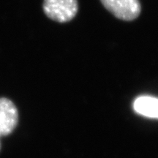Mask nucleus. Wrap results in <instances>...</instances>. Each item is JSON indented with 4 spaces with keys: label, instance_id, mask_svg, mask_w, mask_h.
Masks as SVG:
<instances>
[{
    "label": "nucleus",
    "instance_id": "f257e3e1",
    "mask_svg": "<svg viewBox=\"0 0 158 158\" xmlns=\"http://www.w3.org/2000/svg\"><path fill=\"white\" fill-rule=\"evenodd\" d=\"M43 10L48 19L59 23H67L76 17L78 0H44Z\"/></svg>",
    "mask_w": 158,
    "mask_h": 158
},
{
    "label": "nucleus",
    "instance_id": "f03ea898",
    "mask_svg": "<svg viewBox=\"0 0 158 158\" xmlns=\"http://www.w3.org/2000/svg\"><path fill=\"white\" fill-rule=\"evenodd\" d=\"M102 5L116 19L131 21L141 14L139 0H100Z\"/></svg>",
    "mask_w": 158,
    "mask_h": 158
},
{
    "label": "nucleus",
    "instance_id": "7ed1b4c3",
    "mask_svg": "<svg viewBox=\"0 0 158 158\" xmlns=\"http://www.w3.org/2000/svg\"><path fill=\"white\" fill-rule=\"evenodd\" d=\"M18 121L19 113L15 105L9 99L0 98V137L12 133Z\"/></svg>",
    "mask_w": 158,
    "mask_h": 158
},
{
    "label": "nucleus",
    "instance_id": "20e7f679",
    "mask_svg": "<svg viewBox=\"0 0 158 158\" xmlns=\"http://www.w3.org/2000/svg\"><path fill=\"white\" fill-rule=\"evenodd\" d=\"M134 109L137 113L150 118H158V98L142 96L134 102Z\"/></svg>",
    "mask_w": 158,
    "mask_h": 158
},
{
    "label": "nucleus",
    "instance_id": "39448f33",
    "mask_svg": "<svg viewBox=\"0 0 158 158\" xmlns=\"http://www.w3.org/2000/svg\"><path fill=\"white\" fill-rule=\"evenodd\" d=\"M0 149H1V143H0Z\"/></svg>",
    "mask_w": 158,
    "mask_h": 158
}]
</instances>
